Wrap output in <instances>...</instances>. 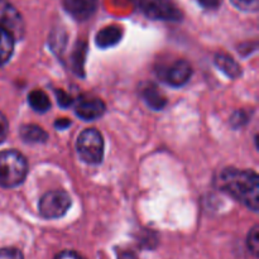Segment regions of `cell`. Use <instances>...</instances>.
Returning a JSON list of instances; mask_svg holds the SVG:
<instances>
[{
	"label": "cell",
	"instance_id": "1",
	"mask_svg": "<svg viewBox=\"0 0 259 259\" xmlns=\"http://www.w3.org/2000/svg\"><path fill=\"white\" fill-rule=\"evenodd\" d=\"M218 186L249 207L252 211L259 209V177L252 169L225 168L218 179Z\"/></svg>",
	"mask_w": 259,
	"mask_h": 259
},
{
	"label": "cell",
	"instance_id": "2",
	"mask_svg": "<svg viewBox=\"0 0 259 259\" xmlns=\"http://www.w3.org/2000/svg\"><path fill=\"white\" fill-rule=\"evenodd\" d=\"M28 175L27 158L15 149L0 152V186L14 189L23 184Z\"/></svg>",
	"mask_w": 259,
	"mask_h": 259
},
{
	"label": "cell",
	"instance_id": "3",
	"mask_svg": "<svg viewBox=\"0 0 259 259\" xmlns=\"http://www.w3.org/2000/svg\"><path fill=\"white\" fill-rule=\"evenodd\" d=\"M76 152L81 161L88 164H99L104 158V138L96 129H85L76 141Z\"/></svg>",
	"mask_w": 259,
	"mask_h": 259
},
{
	"label": "cell",
	"instance_id": "4",
	"mask_svg": "<svg viewBox=\"0 0 259 259\" xmlns=\"http://www.w3.org/2000/svg\"><path fill=\"white\" fill-rule=\"evenodd\" d=\"M71 207V197L62 190H53L46 192L39 200L38 210L45 219H58L62 218Z\"/></svg>",
	"mask_w": 259,
	"mask_h": 259
},
{
	"label": "cell",
	"instance_id": "5",
	"mask_svg": "<svg viewBox=\"0 0 259 259\" xmlns=\"http://www.w3.org/2000/svg\"><path fill=\"white\" fill-rule=\"evenodd\" d=\"M139 8L146 17L154 20L179 22L182 13L171 0H141Z\"/></svg>",
	"mask_w": 259,
	"mask_h": 259
},
{
	"label": "cell",
	"instance_id": "6",
	"mask_svg": "<svg viewBox=\"0 0 259 259\" xmlns=\"http://www.w3.org/2000/svg\"><path fill=\"white\" fill-rule=\"evenodd\" d=\"M0 29L12 35L14 40L24 37L25 25L20 13L7 0H0Z\"/></svg>",
	"mask_w": 259,
	"mask_h": 259
},
{
	"label": "cell",
	"instance_id": "7",
	"mask_svg": "<svg viewBox=\"0 0 259 259\" xmlns=\"http://www.w3.org/2000/svg\"><path fill=\"white\" fill-rule=\"evenodd\" d=\"M106 108L103 100L98 98H90V96H80L76 103L75 111L76 115L82 120H95L104 115Z\"/></svg>",
	"mask_w": 259,
	"mask_h": 259
},
{
	"label": "cell",
	"instance_id": "8",
	"mask_svg": "<svg viewBox=\"0 0 259 259\" xmlns=\"http://www.w3.org/2000/svg\"><path fill=\"white\" fill-rule=\"evenodd\" d=\"M192 76V67L187 61L177 60L164 71V80L174 88L186 85Z\"/></svg>",
	"mask_w": 259,
	"mask_h": 259
},
{
	"label": "cell",
	"instance_id": "9",
	"mask_svg": "<svg viewBox=\"0 0 259 259\" xmlns=\"http://www.w3.org/2000/svg\"><path fill=\"white\" fill-rule=\"evenodd\" d=\"M66 12L76 20H88L98 9V0H62Z\"/></svg>",
	"mask_w": 259,
	"mask_h": 259
},
{
	"label": "cell",
	"instance_id": "10",
	"mask_svg": "<svg viewBox=\"0 0 259 259\" xmlns=\"http://www.w3.org/2000/svg\"><path fill=\"white\" fill-rule=\"evenodd\" d=\"M142 96L147 105L153 110H162L167 104L166 96L161 93L158 86L152 82H147L144 85V88L142 89Z\"/></svg>",
	"mask_w": 259,
	"mask_h": 259
},
{
	"label": "cell",
	"instance_id": "11",
	"mask_svg": "<svg viewBox=\"0 0 259 259\" xmlns=\"http://www.w3.org/2000/svg\"><path fill=\"white\" fill-rule=\"evenodd\" d=\"M123 37V30L116 25H109L103 28L100 32L96 34V45L100 48H110L120 42Z\"/></svg>",
	"mask_w": 259,
	"mask_h": 259
},
{
	"label": "cell",
	"instance_id": "12",
	"mask_svg": "<svg viewBox=\"0 0 259 259\" xmlns=\"http://www.w3.org/2000/svg\"><path fill=\"white\" fill-rule=\"evenodd\" d=\"M215 65L230 78L239 77L240 72H242L239 63H237L234 58L228 55H224V53H219V55L215 56Z\"/></svg>",
	"mask_w": 259,
	"mask_h": 259
},
{
	"label": "cell",
	"instance_id": "13",
	"mask_svg": "<svg viewBox=\"0 0 259 259\" xmlns=\"http://www.w3.org/2000/svg\"><path fill=\"white\" fill-rule=\"evenodd\" d=\"M20 137L27 143H45L48 139V134L35 124L23 125L20 128Z\"/></svg>",
	"mask_w": 259,
	"mask_h": 259
},
{
	"label": "cell",
	"instance_id": "14",
	"mask_svg": "<svg viewBox=\"0 0 259 259\" xmlns=\"http://www.w3.org/2000/svg\"><path fill=\"white\" fill-rule=\"evenodd\" d=\"M28 103L33 110L38 113H46L51 109V100L48 99L47 94L43 93L42 90H33L28 95Z\"/></svg>",
	"mask_w": 259,
	"mask_h": 259
},
{
	"label": "cell",
	"instance_id": "15",
	"mask_svg": "<svg viewBox=\"0 0 259 259\" xmlns=\"http://www.w3.org/2000/svg\"><path fill=\"white\" fill-rule=\"evenodd\" d=\"M14 38L7 32L0 29V66L5 65L10 60L14 51Z\"/></svg>",
	"mask_w": 259,
	"mask_h": 259
},
{
	"label": "cell",
	"instance_id": "16",
	"mask_svg": "<svg viewBox=\"0 0 259 259\" xmlns=\"http://www.w3.org/2000/svg\"><path fill=\"white\" fill-rule=\"evenodd\" d=\"M247 247L249 252L252 253L254 257H257L259 252V228L258 225H254L252 230L249 232L247 238Z\"/></svg>",
	"mask_w": 259,
	"mask_h": 259
},
{
	"label": "cell",
	"instance_id": "17",
	"mask_svg": "<svg viewBox=\"0 0 259 259\" xmlns=\"http://www.w3.org/2000/svg\"><path fill=\"white\" fill-rule=\"evenodd\" d=\"M234 7L244 12H257L259 8V0H230Z\"/></svg>",
	"mask_w": 259,
	"mask_h": 259
},
{
	"label": "cell",
	"instance_id": "18",
	"mask_svg": "<svg viewBox=\"0 0 259 259\" xmlns=\"http://www.w3.org/2000/svg\"><path fill=\"white\" fill-rule=\"evenodd\" d=\"M0 259H24V257L17 248H3L0 249Z\"/></svg>",
	"mask_w": 259,
	"mask_h": 259
},
{
	"label": "cell",
	"instance_id": "19",
	"mask_svg": "<svg viewBox=\"0 0 259 259\" xmlns=\"http://www.w3.org/2000/svg\"><path fill=\"white\" fill-rule=\"evenodd\" d=\"M55 95L56 98H57V101L58 104H60L62 108H68V106L71 105V104L73 103V98L70 95V94L65 93V91L62 90H56L55 91Z\"/></svg>",
	"mask_w": 259,
	"mask_h": 259
},
{
	"label": "cell",
	"instance_id": "20",
	"mask_svg": "<svg viewBox=\"0 0 259 259\" xmlns=\"http://www.w3.org/2000/svg\"><path fill=\"white\" fill-rule=\"evenodd\" d=\"M8 133H9V123L7 116L0 111V144L5 141Z\"/></svg>",
	"mask_w": 259,
	"mask_h": 259
},
{
	"label": "cell",
	"instance_id": "21",
	"mask_svg": "<svg viewBox=\"0 0 259 259\" xmlns=\"http://www.w3.org/2000/svg\"><path fill=\"white\" fill-rule=\"evenodd\" d=\"M55 259H85L81 254L73 252V250H63V252L58 253Z\"/></svg>",
	"mask_w": 259,
	"mask_h": 259
},
{
	"label": "cell",
	"instance_id": "22",
	"mask_svg": "<svg viewBox=\"0 0 259 259\" xmlns=\"http://www.w3.org/2000/svg\"><path fill=\"white\" fill-rule=\"evenodd\" d=\"M200 5L205 9H210V10H214L218 9L220 7V3L222 0H199Z\"/></svg>",
	"mask_w": 259,
	"mask_h": 259
},
{
	"label": "cell",
	"instance_id": "23",
	"mask_svg": "<svg viewBox=\"0 0 259 259\" xmlns=\"http://www.w3.org/2000/svg\"><path fill=\"white\" fill-rule=\"evenodd\" d=\"M70 125H71L70 119H65V118L58 119V120L55 123V126L57 129H60V131H63V129H66L67 126H70Z\"/></svg>",
	"mask_w": 259,
	"mask_h": 259
}]
</instances>
